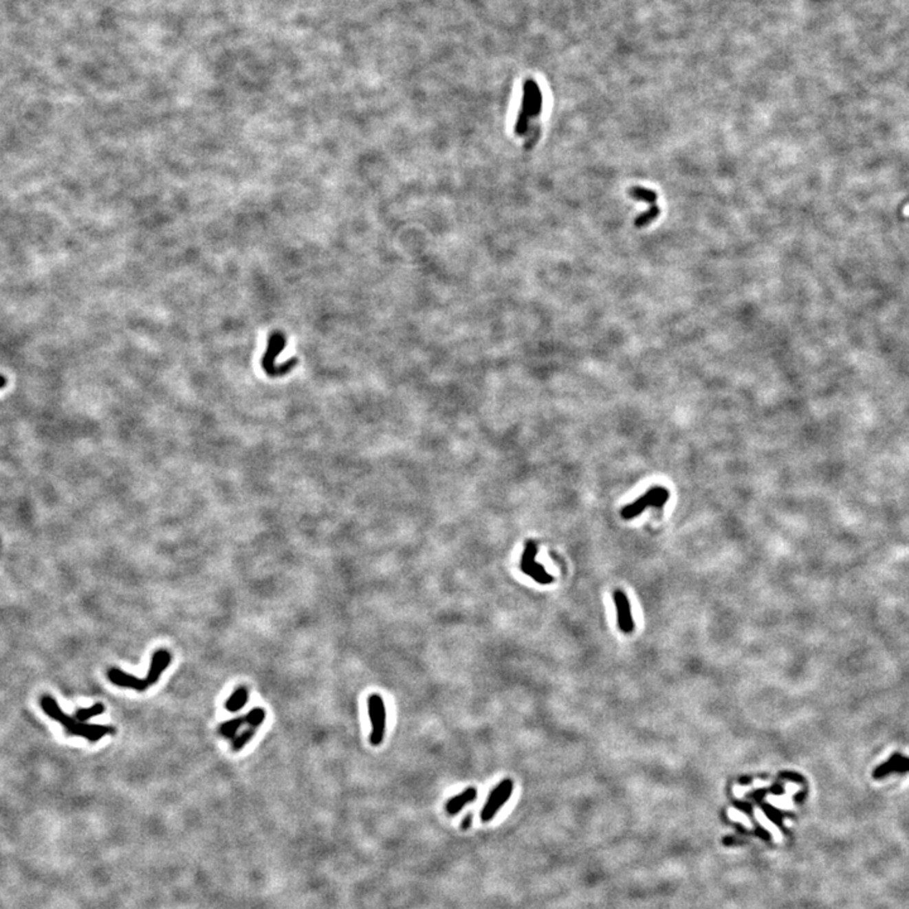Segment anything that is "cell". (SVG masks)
I'll return each mask as SVG.
<instances>
[{
	"label": "cell",
	"mask_w": 909,
	"mask_h": 909,
	"mask_svg": "<svg viewBox=\"0 0 909 909\" xmlns=\"http://www.w3.org/2000/svg\"><path fill=\"white\" fill-rule=\"evenodd\" d=\"M41 708L47 716L51 717L54 721L60 723L65 727V732L69 736H80L85 738L86 740L95 743L102 739L108 734H114L116 729L113 726H107V725H90L86 723H80L74 716L66 715L58 706L57 701L54 697L45 694L41 697Z\"/></svg>",
	"instance_id": "cell-1"
},
{
	"label": "cell",
	"mask_w": 909,
	"mask_h": 909,
	"mask_svg": "<svg viewBox=\"0 0 909 909\" xmlns=\"http://www.w3.org/2000/svg\"><path fill=\"white\" fill-rule=\"evenodd\" d=\"M542 109V94L540 87L533 80H527L524 83L523 102L518 116L516 131L518 135H523L528 128L531 118L540 116Z\"/></svg>",
	"instance_id": "cell-2"
},
{
	"label": "cell",
	"mask_w": 909,
	"mask_h": 909,
	"mask_svg": "<svg viewBox=\"0 0 909 909\" xmlns=\"http://www.w3.org/2000/svg\"><path fill=\"white\" fill-rule=\"evenodd\" d=\"M670 499V492L663 486H655L643 494L637 501L628 504L622 510L624 519H633L642 514L648 508H662Z\"/></svg>",
	"instance_id": "cell-3"
},
{
	"label": "cell",
	"mask_w": 909,
	"mask_h": 909,
	"mask_svg": "<svg viewBox=\"0 0 909 909\" xmlns=\"http://www.w3.org/2000/svg\"><path fill=\"white\" fill-rule=\"evenodd\" d=\"M368 712L371 724L370 744L373 747H379L384 740L386 729V702L380 694H370L368 699Z\"/></svg>",
	"instance_id": "cell-4"
},
{
	"label": "cell",
	"mask_w": 909,
	"mask_h": 909,
	"mask_svg": "<svg viewBox=\"0 0 909 909\" xmlns=\"http://www.w3.org/2000/svg\"><path fill=\"white\" fill-rule=\"evenodd\" d=\"M513 789H514V783L509 778L501 780V783L494 788L484 807L481 809L480 817L483 822H489L493 820L495 815L501 811V807L509 801L510 796L513 793Z\"/></svg>",
	"instance_id": "cell-5"
},
{
	"label": "cell",
	"mask_w": 909,
	"mask_h": 909,
	"mask_svg": "<svg viewBox=\"0 0 909 909\" xmlns=\"http://www.w3.org/2000/svg\"><path fill=\"white\" fill-rule=\"evenodd\" d=\"M536 554H537V548L533 543H529L527 549L524 551L522 565H521L522 571L529 578L536 580L538 584L542 585L551 584L554 581V578L547 573V571L545 570L540 563L536 562Z\"/></svg>",
	"instance_id": "cell-6"
},
{
	"label": "cell",
	"mask_w": 909,
	"mask_h": 909,
	"mask_svg": "<svg viewBox=\"0 0 909 909\" xmlns=\"http://www.w3.org/2000/svg\"><path fill=\"white\" fill-rule=\"evenodd\" d=\"M108 678L109 681H110L111 683H114L116 686L124 687V688H131V690L138 691V692H144V691H146V690L149 688V685L146 683V678H139L137 677V676H133V675H129V673L119 670V668H111V670H109Z\"/></svg>",
	"instance_id": "cell-7"
},
{
	"label": "cell",
	"mask_w": 909,
	"mask_h": 909,
	"mask_svg": "<svg viewBox=\"0 0 909 909\" xmlns=\"http://www.w3.org/2000/svg\"><path fill=\"white\" fill-rule=\"evenodd\" d=\"M171 661H172V655H171L168 650L160 649V650H157L153 653L152 659H151V666H149V670H148L146 676V683L149 685V687L153 686L158 682V679L162 676L163 672L167 670V667L170 666Z\"/></svg>",
	"instance_id": "cell-8"
},
{
	"label": "cell",
	"mask_w": 909,
	"mask_h": 909,
	"mask_svg": "<svg viewBox=\"0 0 909 909\" xmlns=\"http://www.w3.org/2000/svg\"><path fill=\"white\" fill-rule=\"evenodd\" d=\"M477 798H478V789H477L475 787H469V788H466V789H465L463 792H461V793L451 797V798L447 801L445 809H446V812L450 816H454V815H457V813H459L465 806H468V804H470L472 802L477 801Z\"/></svg>",
	"instance_id": "cell-9"
},
{
	"label": "cell",
	"mask_w": 909,
	"mask_h": 909,
	"mask_svg": "<svg viewBox=\"0 0 909 909\" xmlns=\"http://www.w3.org/2000/svg\"><path fill=\"white\" fill-rule=\"evenodd\" d=\"M614 600L617 604V613H619V624L620 628L624 632H631L633 628L632 617H631V608L629 602L622 591H617L614 593Z\"/></svg>",
	"instance_id": "cell-10"
},
{
	"label": "cell",
	"mask_w": 909,
	"mask_h": 909,
	"mask_svg": "<svg viewBox=\"0 0 909 909\" xmlns=\"http://www.w3.org/2000/svg\"><path fill=\"white\" fill-rule=\"evenodd\" d=\"M248 700H249V691L247 687H238L225 702V709L229 712H238L247 705Z\"/></svg>",
	"instance_id": "cell-11"
},
{
	"label": "cell",
	"mask_w": 909,
	"mask_h": 909,
	"mask_svg": "<svg viewBox=\"0 0 909 909\" xmlns=\"http://www.w3.org/2000/svg\"><path fill=\"white\" fill-rule=\"evenodd\" d=\"M909 771V759L901 755H894L888 763L879 767L878 771L875 773V777H883L886 774H890L893 771Z\"/></svg>",
	"instance_id": "cell-12"
},
{
	"label": "cell",
	"mask_w": 909,
	"mask_h": 909,
	"mask_svg": "<svg viewBox=\"0 0 909 909\" xmlns=\"http://www.w3.org/2000/svg\"><path fill=\"white\" fill-rule=\"evenodd\" d=\"M245 724H247V721H245V715H244V716L235 717V719H232V720H229V721H225L223 724L219 725L217 732H219V734H220L223 738H225V739L232 740L237 736V734L239 732L240 727Z\"/></svg>",
	"instance_id": "cell-13"
},
{
	"label": "cell",
	"mask_w": 909,
	"mask_h": 909,
	"mask_svg": "<svg viewBox=\"0 0 909 909\" xmlns=\"http://www.w3.org/2000/svg\"><path fill=\"white\" fill-rule=\"evenodd\" d=\"M629 195L632 196L634 200L643 201L649 205H655V201L658 199V195L653 190H648L640 186H635L629 190Z\"/></svg>",
	"instance_id": "cell-14"
},
{
	"label": "cell",
	"mask_w": 909,
	"mask_h": 909,
	"mask_svg": "<svg viewBox=\"0 0 909 909\" xmlns=\"http://www.w3.org/2000/svg\"><path fill=\"white\" fill-rule=\"evenodd\" d=\"M104 711H105V706H104L102 703H100V702H98V703L93 705L91 708L78 710V711L75 712V716L74 717H75L78 721H80V723H86V721L90 720L91 717L101 715Z\"/></svg>",
	"instance_id": "cell-15"
},
{
	"label": "cell",
	"mask_w": 909,
	"mask_h": 909,
	"mask_svg": "<svg viewBox=\"0 0 909 909\" xmlns=\"http://www.w3.org/2000/svg\"><path fill=\"white\" fill-rule=\"evenodd\" d=\"M659 215H661V208H658V206H655V205H652L650 208H648L647 211L642 212V214L634 220V225H635L637 228H644V226H647V225L652 223L653 220H655V219Z\"/></svg>",
	"instance_id": "cell-16"
},
{
	"label": "cell",
	"mask_w": 909,
	"mask_h": 909,
	"mask_svg": "<svg viewBox=\"0 0 909 909\" xmlns=\"http://www.w3.org/2000/svg\"><path fill=\"white\" fill-rule=\"evenodd\" d=\"M255 732H256V729L250 726L249 729L244 730V732L239 734L238 736H235V738L232 739V750H234V752H240V750H243L244 747L247 745L248 743H250V741L253 740V738L255 736Z\"/></svg>",
	"instance_id": "cell-17"
},
{
	"label": "cell",
	"mask_w": 909,
	"mask_h": 909,
	"mask_svg": "<svg viewBox=\"0 0 909 909\" xmlns=\"http://www.w3.org/2000/svg\"><path fill=\"white\" fill-rule=\"evenodd\" d=\"M265 716H267L265 710L263 708H255V709L250 710L245 715V721H247V725H249V726L258 729L264 723Z\"/></svg>",
	"instance_id": "cell-18"
},
{
	"label": "cell",
	"mask_w": 909,
	"mask_h": 909,
	"mask_svg": "<svg viewBox=\"0 0 909 909\" xmlns=\"http://www.w3.org/2000/svg\"><path fill=\"white\" fill-rule=\"evenodd\" d=\"M471 824H472V815L469 813V815H466V817H463V822H461V829H463V830H469Z\"/></svg>",
	"instance_id": "cell-19"
}]
</instances>
